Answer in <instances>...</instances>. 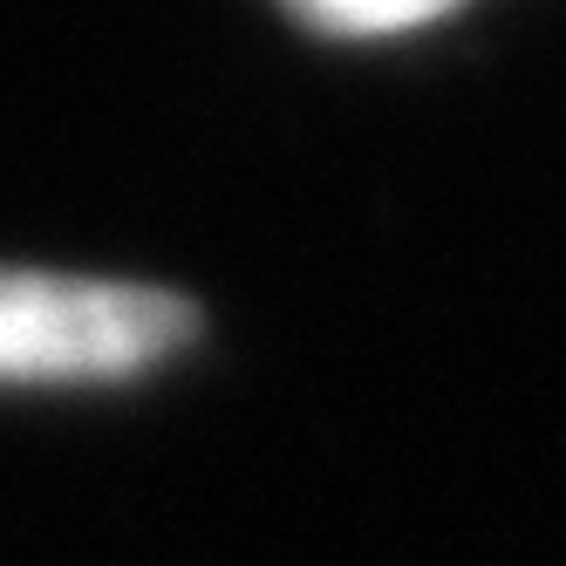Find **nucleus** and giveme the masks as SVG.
<instances>
[{"label":"nucleus","instance_id":"f03ea898","mask_svg":"<svg viewBox=\"0 0 566 566\" xmlns=\"http://www.w3.org/2000/svg\"><path fill=\"white\" fill-rule=\"evenodd\" d=\"M280 8L321 34H402V28L451 14L458 0H280Z\"/></svg>","mask_w":566,"mask_h":566},{"label":"nucleus","instance_id":"f257e3e1","mask_svg":"<svg viewBox=\"0 0 566 566\" xmlns=\"http://www.w3.org/2000/svg\"><path fill=\"white\" fill-rule=\"evenodd\" d=\"M191 342V301L69 273H0V382H124Z\"/></svg>","mask_w":566,"mask_h":566}]
</instances>
